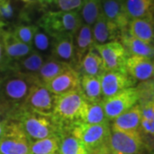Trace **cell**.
Listing matches in <instances>:
<instances>
[{
	"mask_svg": "<svg viewBox=\"0 0 154 154\" xmlns=\"http://www.w3.org/2000/svg\"><path fill=\"white\" fill-rule=\"evenodd\" d=\"M36 82V76L21 74L8 68L2 86L3 116L5 118H9L22 108L30 88Z\"/></svg>",
	"mask_w": 154,
	"mask_h": 154,
	"instance_id": "obj_1",
	"label": "cell"
},
{
	"mask_svg": "<svg viewBox=\"0 0 154 154\" xmlns=\"http://www.w3.org/2000/svg\"><path fill=\"white\" fill-rule=\"evenodd\" d=\"M87 100L81 90L56 95L51 119L60 127L63 132L69 131L75 123L81 122Z\"/></svg>",
	"mask_w": 154,
	"mask_h": 154,
	"instance_id": "obj_2",
	"label": "cell"
},
{
	"mask_svg": "<svg viewBox=\"0 0 154 154\" xmlns=\"http://www.w3.org/2000/svg\"><path fill=\"white\" fill-rule=\"evenodd\" d=\"M18 122L22 131L30 141L44 138L61 135L63 130L51 117L40 115L31 110L21 108L9 117Z\"/></svg>",
	"mask_w": 154,
	"mask_h": 154,
	"instance_id": "obj_3",
	"label": "cell"
},
{
	"mask_svg": "<svg viewBox=\"0 0 154 154\" xmlns=\"http://www.w3.org/2000/svg\"><path fill=\"white\" fill-rule=\"evenodd\" d=\"M82 24L79 11H47L38 22V27L53 38L62 36L75 37Z\"/></svg>",
	"mask_w": 154,
	"mask_h": 154,
	"instance_id": "obj_4",
	"label": "cell"
},
{
	"mask_svg": "<svg viewBox=\"0 0 154 154\" xmlns=\"http://www.w3.org/2000/svg\"><path fill=\"white\" fill-rule=\"evenodd\" d=\"M69 132L80 140L91 152L95 149L107 145L111 128L110 123L88 124L76 122L69 128Z\"/></svg>",
	"mask_w": 154,
	"mask_h": 154,
	"instance_id": "obj_5",
	"label": "cell"
},
{
	"mask_svg": "<svg viewBox=\"0 0 154 154\" xmlns=\"http://www.w3.org/2000/svg\"><path fill=\"white\" fill-rule=\"evenodd\" d=\"M6 129L0 139V154H30V140L18 122L5 118Z\"/></svg>",
	"mask_w": 154,
	"mask_h": 154,
	"instance_id": "obj_6",
	"label": "cell"
},
{
	"mask_svg": "<svg viewBox=\"0 0 154 154\" xmlns=\"http://www.w3.org/2000/svg\"><path fill=\"white\" fill-rule=\"evenodd\" d=\"M55 99V94L37 81L30 88L28 97L22 108L51 117Z\"/></svg>",
	"mask_w": 154,
	"mask_h": 154,
	"instance_id": "obj_7",
	"label": "cell"
},
{
	"mask_svg": "<svg viewBox=\"0 0 154 154\" xmlns=\"http://www.w3.org/2000/svg\"><path fill=\"white\" fill-rule=\"evenodd\" d=\"M107 145L112 154H140L145 147L140 131L111 130Z\"/></svg>",
	"mask_w": 154,
	"mask_h": 154,
	"instance_id": "obj_8",
	"label": "cell"
},
{
	"mask_svg": "<svg viewBox=\"0 0 154 154\" xmlns=\"http://www.w3.org/2000/svg\"><path fill=\"white\" fill-rule=\"evenodd\" d=\"M138 100L137 90L134 87H131L108 99H103L102 104L105 115L110 122L138 104Z\"/></svg>",
	"mask_w": 154,
	"mask_h": 154,
	"instance_id": "obj_9",
	"label": "cell"
},
{
	"mask_svg": "<svg viewBox=\"0 0 154 154\" xmlns=\"http://www.w3.org/2000/svg\"><path fill=\"white\" fill-rule=\"evenodd\" d=\"M94 48L101 57L105 70L126 71L125 64L128 53L120 41H111L103 45H94Z\"/></svg>",
	"mask_w": 154,
	"mask_h": 154,
	"instance_id": "obj_10",
	"label": "cell"
},
{
	"mask_svg": "<svg viewBox=\"0 0 154 154\" xmlns=\"http://www.w3.org/2000/svg\"><path fill=\"white\" fill-rule=\"evenodd\" d=\"M99 78L103 99H108L127 88L134 87L135 82L126 71L106 70Z\"/></svg>",
	"mask_w": 154,
	"mask_h": 154,
	"instance_id": "obj_11",
	"label": "cell"
},
{
	"mask_svg": "<svg viewBox=\"0 0 154 154\" xmlns=\"http://www.w3.org/2000/svg\"><path fill=\"white\" fill-rule=\"evenodd\" d=\"M80 74L69 67L55 77L45 87L55 95H61L80 90Z\"/></svg>",
	"mask_w": 154,
	"mask_h": 154,
	"instance_id": "obj_12",
	"label": "cell"
},
{
	"mask_svg": "<svg viewBox=\"0 0 154 154\" xmlns=\"http://www.w3.org/2000/svg\"><path fill=\"white\" fill-rule=\"evenodd\" d=\"M125 70L134 82L147 81L154 76V62L152 58L129 55L127 58Z\"/></svg>",
	"mask_w": 154,
	"mask_h": 154,
	"instance_id": "obj_13",
	"label": "cell"
},
{
	"mask_svg": "<svg viewBox=\"0 0 154 154\" xmlns=\"http://www.w3.org/2000/svg\"><path fill=\"white\" fill-rule=\"evenodd\" d=\"M0 36L9 63L19 60L33 51L32 46L22 43L11 31L5 30L4 28H0Z\"/></svg>",
	"mask_w": 154,
	"mask_h": 154,
	"instance_id": "obj_14",
	"label": "cell"
},
{
	"mask_svg": "<svg viewBox=\"0 0 154 154\" xmlns=\"http://www.w3.org/2000/svg\"><path fill=\"white\" fill-rule=\"evenodd\" d=\"M94 44L103 45L120 39L122 32L113 22H110L101 14L92 26Z\"/></svg>",
	"mask_w": 154,
	"mask_h": 154,
	"instance_id": "obj_15",
	"label": "cell"
},
{
	"mask_svg": "<svg viewBox=\"0 0 154 154\" xmlns=\"http://www.w3.org/2000/svg\"><path fill=\"white\" fill-rule=\"evenodd\" d=\"M101 11L103 15L113 22L122 33L127 31L129 19L127 16L123 0H101Z\"/></svg>",
	"mask_w": 154,
	"mask_h": 154,
	"instance_id": "obj_16",
	"label": "cell"
},
{
	"mask_svg": "<svg viewBox=\"0 0 154 154\" xmlns=\"http://www.w3.org/2000/svg\"><path fill=\"white\" fill-rule=\"evenodd\" d=\"M110 125L111 130L114 131H140L141 122V109L139 104L134 105L122 114L112 120Z\"/></svg>",
	"mask_w": 154,
	"mask_h": 154,
	"instance_id": "obj_17",
	"label": "cell"
},
{
	"mask_svg": "<svg viewBox=\"0 0 154 154\" xmlns=\"http://www.w3.org/2000/svg\"><path fill=\"white\" fill-rule=\"evenodd\" d=\"M51 57L65 63L75 69V45L73 36H62L53 38Z\"/></svg>",
	"mask_w": 154,
	"mask_h": 154,
	"instance_id": "obj_18",
	"label": "cell"
},
{
	"mask_svg": "<svg viewBox=\"0 0 154 154\" xmlns=\"http://www.w3.org/2000/svg\"><path fill=\"white\" fill-rule=\"evenodd\" d=\"M94 36L92 27L82 23L80 29L74 37L75 57V69L77 70L81 61L90 49L94 46Z\"/></svg>",
	"mask_w": 154,
	"mask_h": 154,
	"instance_id": "obj_19",
	"label": "cell"
},
{
	"mask_svg": "<svg viewBox=\"0 0 154 154\" xmlns=\"http://www.w3.org/2000/svg\"><path fill=\"white\" fill-rule=\"evenodd\" d=\"M45 59L46 57L44 56L33 51L21 59L12 62L11 64H9V69L21 74L36 76Z\"/></svg>",
	"mask_w": 154,
	"mask_h": 154,
	"instance_id": "obj_20",
	"label": "cell"
},
{
	"mask_svg": "<svg viewBox=\"0 0 154 154\" xmlns=\"http://www.w3.org/2000/svg\"><path fill=\"white\" fill-rule=\"evenodd\" d=\"M120 42L126 49L128 55L154 57V44L143 41L129 35L127 31L122 32L120 36Z\"/></svg>",
	"mask_w": 154,
	"mask_h": 154,
	"instance_id": "obj_21",
	"label": "cell"
},
{
	"mask_svg": "<svg viewBox=\"0 0 154 154\" xmlns=\"http://www.w3.org/2000/svg\"><path fill=\"white\" fill-rule=\"evenodd\" d=\"M127 32L134 38L154 44L152 18H138L129 21Z\"/></svg>",
	"mask_w": 154,
	"mask_h": 154,
	"instance_id": "obj_22",
	"label": "cell"
},
{
	"mask_svg": "<svg viewBox=\"0 0 154 154\" xmlns=\"http://www.w3.org/2000/svg\"><path fill=\"white\" fill-rule=\"evenodd\" d=\"M129 21L138 18H153L154 0H123Z\"/></svg>",
	"mask_w": 154,
	"mask_h": 154,
	"instance_id": "obj_23",
	"label": "cell"
},
{
	"mask_svg": "<svg viewBox=\"0 0 154 154\" xmlns=\"http://www.w3.org/2000/svg\"><path fill=\"white\" fill-rule=\"evenodd\" d=\"M78 69L82 72V75L96 77H100L104 72L106 71L102 58L94 46L84 56L79 64Z\"/></svg>",
	"mask_w": 154,
	"mask_h": 154,
	"instance_id": "obj_24",
	"label": "cell"
},
{
	"mask_svg": "<svg viewBox=\"0 0 154 154\" xmlns=\"http://www.w3.org/2000/svg\"><path fill=\"white\" fill-rule=\"evenodd\" d=\"M80 90L88 102H100L103 100L99 77L82 75L80 77Z\"/></svg>",
	"mask_w": 154,
	"mask_h": 154,
	"instance_id": "obj_25",
	"label": "cell"
},
{
	"mask_svg": "<svg viewBox=\"0 0 154 154\" xmlns=\"http://www.w3.org/2000/svg\"><path fill=\"white\" fill-rule=\"evenodd\" d=\"M69 67L71 66L65 63L56 60L51 57H47L36 75L37 81L39 83L46 86L55 77Z\"/></svg>",
	"mask_w": 154,
	"mask_h": 154,
	"instance_id": "obj_26",
	"label": "cell"
},
{
	"mask_svg": "<svg viewBox=\"0 0 154 154\" xmlns=\"http://www.w3.org/2000/svg\"><path fill=\"white\" fill-rule=\"evenodd\" d=\"M88 124H108L110 121L105 115L102 101L88 102L85 106L81 122Z\"/></svg>",
	"mask_w": 154,
	"mask_h": 154,
	"instance_id": "obj_27",
	"label": "cell"
},
{
	"mask_svg": "<svg viewBox=\"0 0 154 154\" xmlns=\"http://www.w3.org/2000/svg\"><path fill=\"white\" fill-rule=\"evenodd\" d=\"M58 152L59 154H90V151L69 131H64L61 134Z\"/></svg>",
	"mask_w": 154,
	"mask_h": 154,
	"instance_id": "obj_28",
	"label": "cell"
},
{
	"mask_svg": "<svg viewBox=\"0 0 154 154\" xmlns=\"http://www.w3.org/2000/svg\"><path fill=\"white\" fill-rule=\"evenodd\" d=\"M61 135H54L30 142V154H52L59 151Z\"/></svg>",
	"mask_w": 154,
	"mask_h": 154,
	"instance_id": "obj_29",
	"label": "cell"
},
{
	"mask_svg": "<svg viewBox=\"0 0 154 154\" xmlns=\"http://www.w3.org/2000/svg\"><path fill=\"white\" fill-rule=\"evenodd\" d=\"M52 44L53 38L38 26L32 42V48L33 51H37L38 53L47 58L50 57L51 54Z\"/></svg>",
	"mask_w": 154,
	"mask_h": 154,
	"instance_id": "obj_30",
	"label": "cell"
},
{
	"mask_svg": "<svg viewBox=\"0 0 154 154\" xmlns=\"http://www.w3.org/2000/svg\"><path fill=\"white\" fill-rule=\"evenodd\" d=\"M101 12V0H84L79 11L82 23L91 27L96 22Z\"/></svg>",
	"mask_w": 154,
	"mask_h": 154,
	"instance_id": "obj_31",
	"label": "cell"
},
{
	"mask_svg": "<svg viewBox=\"0 0 154 154\" xmlns=\"http://www.w3.org/2000/svg\"><path fill=\"white\" fill-rule=\"evenodd\" d=\"M37 28L38 26L33 25V24L21 23V24L17 25L11 32L20 41H22V43L32 46L33 36H34V33L36 32Z\"/></svg>",
	"mask_w": 154,
	"mask_h": 154,
	"instance_id": "obj_32",
	"label": "cell"
},
{
	"mask_svg": "<svg viewBox=\"0 0 154 154\" xmlns=\"http://www.w3.org/2000/svg\"><path fill=\"white\" fill-rule=\"evenodd\" d=\"M135 88L139 97V105H143L150 102H154V81L150 79L140 82Z\"/></svg>",
	"mask_w": 154,
	"mask_h": 154,
	"instance_id": "obj_33",
	"label": "cell"
},
{
	"mask_svg": "<svg viewBox=\"0 0 154 154\" xmlns=\"http://www.w3.org/2000/svg\"><path fill=\"white\" fill-rule=\"evenodd\" d=\"M16 16V10L11 0H0V28H4Z\"/></svg>",
	"mask_w": 154,
	"mask_h": 154,
	"instance_id": "obj_34",
	"label": "cell"
},
{
	"mask_svg": "<svg viewBox=\"0 0 154 154\" xmlns=\"http://www.w3.org/2000/svg\"><path fill=\"white\" fill-rule=\"evenodd\" d=\"M84 0H55L53 5L57 11H80Z\"/></svg>",
	"mask_w": 154,
	"mask_h": 154,
	"instance_id": "obj_35",
	"label": "cell"
},
{
	"mask_svg": "<svg viewBox=\"0 0 154 154\" xmlns=\"http://www.w3.org/2000/svg\"><path fill=\"white\" fill-rule=\"evenodd\" d=\"M140 129L144 133L154 136V116L150 119H141Z\"/></svg>",
	"mask_w": 154,
	"mask_h": 154,
	"instance_id": "obj_36",
	"label": "cell"
},
{
	"mask_svg": "<svg viewBox=\"0 0 154 154\" xmlns=\"http://www.w3.org/2000/svg\"><path fill=\"white\" fill-rule=\"evenodd\" d=\"M9 64H10V63H9V61L6 57L3 41H2V38H1V36H0V69L8 68Z\"/></svg>",
	"mask_w": 154,
	"mask_h": 154,
	"instance_id": "obj_37",
	"label": "cell"
},
{
	"mask_svg": "<svg viewBox=\"0 0 154 154\" xmlns=\"http://www.w3.org/2000/svg\"><path fill=\"white\" fill-rule=\"evenodd\" d=\"M9 68V67H8ZM8 68L5 69H0V117L3 116V101H2V86H3V82L4 78L5 75V73L8 69Z\"/></svg>",
	"mask_w": 154,
	"mask_h": 154,
	"instance_id": "obj_38",
	"label": "cell"
},
{
	"mask_svg": "<svg viewBox=\"0 0 154 154\" xmlns=\"http://www.w3.org/2000/svg\"><path fill=\"white\" fill-rule=\"evenodd\" d=\"M90 154H112L110 150L108 147V145H105V146H102L99 148L95 149L94 151H92Z\"/></svg>",
	"mask_w": 154,
	"mask_h": 154,
	"instance_id": "obj_39",
	"label": "cell"
},
{
	"mask_svg": "<svg viewBox=\"0 0 154 154\" xmlns=\"http://www.w3.org/2000/svg\"><path fill=\"white\" fill-rule=\"evenodd\" d=\"M6 129V120L5 118H1L0 117V139L3 137L5 134Z\"/></svg>",
	"mask_w": 154,
	"mask_h": 154,
	"instance_id": "obj_40",
	"label": "cell"
},
{
	"mask_svg": "<svg viewBox=\"0 0 154 154\" xmlns=\"http://www.w3.org/2000/svg\"><path fill=\"white\" fill-rule=\"evenodd\" d=\"M55 0H39L38 2L42 5H51Z\"/></svg>",
	"mask_w": 154,
	"mask_h": 154,
	"instance_id": "obj_41",
	"label": "cell"
},
{
	"mask_svg": "<svg viewBox=\"0 0 154 154\" xmlns=\"http://www.w3.org/2000/svg\"><path fill=\"white\" fill-rule=\"evenodd\" d=\"M20 1H22L25 4H28V5H31V4H34L36 2H38V0H20Z\"/></svg>",
	"mask_w": 154,
	"mask_h": 154,
	"instance_id": "obj_42",
	"label": "cell"
},
{
	"mask_svg": "<svg viewBox=\"0 0 154 154\" xmlns=\"http://www.w3.org/2000/svg\"><path fill=\"white\" fill-rule=\"evenodd\" d=\"M152 27H153V32H154V16L152 18Z\"/></svg>",
	"mask_w": 154,
	"mask_h": 154,
	"instance_id": "obj_43",
	"label": "cell"
},
{
	"mask_svg": "<svg viewBox=\"0 0 154 154\" xmlns=\"http://www.w3.org/2000/svg\"><path fill=\"white\" fill-rule=\"evenodd\" d=\"M52 154H59V153H52Z\"/></svg>",
	"mask_w": 154,
	"mask_h": 154,
	"instance_id": "obj_44",
	"label": "cell"
},
{
	"mask_svg": "<svg viewBox=\"0 0 154 154\" xmlns=\"http://www.w3.org/2000/svg\"><path fill=\"white\" fill-rule=\"evenodd\" d=\"M38 1H39V0H38Z\"/></svg>",
	"mask_w": 154,
	"mask_h": 154,
	"instance_id": "obj_45",
	"label": "cell"
}]
</instances>
